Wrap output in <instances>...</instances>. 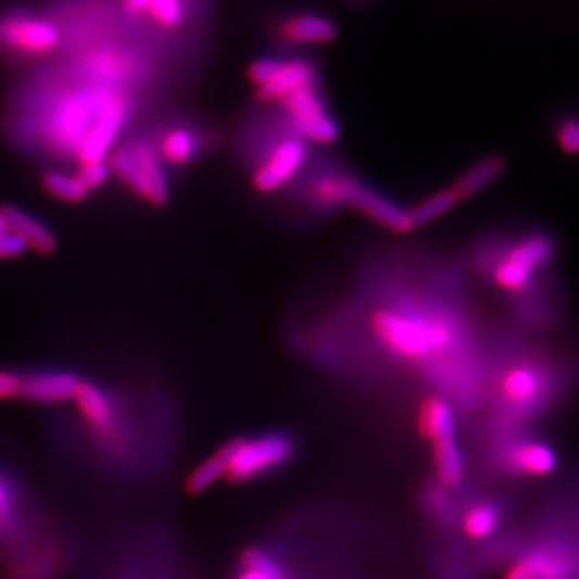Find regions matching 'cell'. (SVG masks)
Wrapping results in <instances>:
<instances>
[{
  "instance_id": "1",
  "label": "cell",
  "mask_w": 579,
  "mask_h": 579,
  "mask_svg": "<svg viewBox=\"0 0 579 579\" xmlns=\"http://www.w3.org/2000/svg\"><path fill=\"white\" fill-rule=\"evenodd\" d=\"M123 98V92L102 84L64 92L43 123L46 143L55 153L76 156L77 147L85 140V136Z\"/></svg>"
},
{
  "instance_id": "2",
  "label": "cell",
  "mask_w": 579,
  "mask_h": 579,
  "mask_svg": "<svg viewBox=\"0 0 579 579\" xmlns=\"http://www.w3.org/2000/svg\"><path fill=\"white\" fill-rule=\"evenodd\" d=\"M309 200L322 210L352 207L395 234L412 231L408 211L347 172H326L309 182Z\"/></svg>"
},
{
  "instance_id": "3",
  "label": "cell",
  "mask_w": 579,
  "mask_h": 579,
  "mask_svg": "<svg viewBox=\"0 0 579 579\" xmlns=\"http://www.w3.org/2000/svg\"><path fill=\"white\" fill-rule=\"evenodd\" d=\"M370 328L385 347L406 360H426L454 342V328L439 316L416 309H380Z\"/></svg>"
},
{
  "instance_id": "4",
  "label": "cell",
  "mask_w": 579,
  "mask_h": 579,
  "mask_svg": "<svg viewBox=\"0 0 579 579\" xmlns=\"http://www.w3.org/2000/svg\"><path fill=\"white\" fill-rule=\"evenodd\" d=\"M108 166L126 189L151 205H166L169 200V181L166 166L162 164L153 141L147 138L125 141L108 154Z\"/></svg>"
},
{
  "instance_id": "5",
  "label": "cell",
  "mask_w": 579,
  "mask_h": 579,
  "mask_svg": "<svg viewBox=\"0 0 579 579\" xmlns=\"http://www.w3.org/2000/svg\"><path fill=\"white\" fill-rule=\"evenodd\" d=\"M218 452L226 468L224 478L234 483H244L287 467L295 455V442L290 435L275 431L231 440Z\"/></svg>"
},
{
  "instance_id": "6",
  "label": "cell",
  "mask_w": 579,
  "mask_h": 579,
  "mask_svg": "<svg viewBox=\"0 0 579 579\" xmlns=\"http://www.w3.org/2000/svg\"><path fill=\"white\" fill-rule=\"evenodd\" d=\"M309 159V143L288 133L267 149L256 169L252 172V187L260 194H273L287 187L300 174Z\"/></svg>"
},
{
  "instance_id": "7",
  "label": "cell",
  "mask_w": 579,
  "mask_h": 579,
  "mask_svg": "<svg viewBox=\"0 0 579 579\" xmlns=\"http://www.w3.org/2000/svg\"><path fill=\"white\" fill-rule=\"evenodd\" d=\"M61 43V30L43 17L8 14L0 17V49L23 56H42Z\"/></svg>"
},
{
  "instance_id": "8",
  "label": "cell",
  "mask_w": 579,
  "mask_h": 579,
  "mask_svg": "<svg viewBox=\"0 0 579 579\" xmlns=\"http://www.w3.org/2000/svg\"><path fill=\"white\" fill-rule=\"evenodd\" d=\"M84 378L74 370L40 369L23 373L22 395L33 405H61L74 401Z\"/></svg>"
},
{
  "instance_id": "9",
  "label": "cell",
  "mask_w": 579,
  "mask_h": 579,
  "mask_svg": "<svg viewBox=\"0 0 579 579\" xmlns=\"http://www.w3.org/2000/svg\"><path fill=\"white\" fill-rule=\"evenodd\" d=\"M320 87V72L307 59H277L266 84L254 89L262 102H279L292 92Z\"/></svg>"
},
{
  "instance_id": "10",
  "label": "cell",
  "mask_w": 579,
  "mask_h": 579,
  "mask_svg": "<svg viewBox=\"0 0 579 579\" xmlns=\"http://www.w3.org/2000/svg\"><path fill=\"white\" fill-rule=\"evenodd\" d=\"M74 401L81 412V418L97 433L104 435V437L115 433V429L119 426V406L110 391L95 382L84 380Z\"/></svg>"
},
{
  "instance_id": "11",
  "label": "cell",
  "mask_w": 579,
  "mask_h": 579,
  "mask_svg": "<svg viewBox=\"0 0 579 579\" xmlns=\"http://www.w3.org/2000/svg\"><path fill=\"white\" fill-rule=\"evenodd\" d=\"M279 36L293 46H326L336 42L339 28L326 15L301 12L282 20Z\"/></svg>"
},
{
  "instance_id": "12",
  "label": "cell",
  "mask_w": 579,
  "mask_h": 579,
  "mask_svg": "<svg viewBox=\"0 0 579 579\" xmlns=\"http://www.w3.org/2000/svg\"><path fill=\"white\" fill-rule=\"evenodd\" d=\"M153 146L162 164L174 168L189 166L190 162H194L198 154L202 153L200 134L185 125L168 126L159 136V140L153 141Z\"/></svg>"
},
{
  "instance_id": "13",
  "label": "cell",
  "mask_w": 579,
  "mask_h": 579,
  "mask_svg": "<svg viewBox=\"0 0 579 579\" xmlns=\"http://www.w3.org/2000/svg\"><path fill=\"white\" fill-rule=\"evenodd\" d=\"M0 215L4 218L8 230L22 239L27 249H33L38 254H51L56 251L55 234L27 211L8 203L0 207Z\"/></svg>"
},
{
  "instance_id": "14",
  "label": "cell",
  "mask_w": 579,
  "mask_h": 579,
  "mask_svg": "<svg viewBox=\"0 0 579 579\" xmlns=\"http://www.w3.org/2000/svg\"><path fill=\"white\" fill-rule=\"evenodd\" d=\"M506 169H508V161L504 154H483L465 169V174L461 175L452 189L455 190L460 202H463L467 198L480 194L482 190L499 181L506 174Z\"/></svg>"
},
{
  "instance_id": "15",
  "label": "cell",
  "mask_w": 579,
  "mask_h": 579,
  "mask_svg": "<svg viewBox=\"0 0 579 579\" xmlns=\"http://www.w3.org/2000/svg\"><path fill=\"white\" fill-rule=\"evenodd\" d=\"M508 465L509 468H514V473L544 476L550 475L557 467V455L552 446H547L544 442L529 440V442L517 444L509 452Z\"/></svg>"
},
{
  "instance_id": "16",
  "label": "cell",
  "mask_w": 579,
  "mask_h": 579,
  "mask_svg": "<svg viewBox=\"0 0 579 579\" xmlns=\"http://www.w3.org/2000/svg\"><path fill=\"white\" fill-rule=\"evenodd\" d=\"M553 259H555V239L544 231H534L521 241H517L506 260L516 262L525 269L534 273L547 266Z\"/></svg>"
},
{
  "instance_id": "17",
  "label": "cell",
  "mask_w": 579,
  "mask_h": 579,
  "mask_svg": "<svg viewBox=\"0 0 579 579\" xmlns=\"http://www.w3.org/2000/svg\"><path fill=\"white\" fill-rule=\"evenodd\" d=\"M433 455L440 483L444 488L461 486L465 480V463H463V455H461L455 437L435 440Z\"/></svg>"
},
{
  "instance_id": "18",
  "label": "cell",
  "mask_w": 579,
  "mask_h": 579,
  "mask_svg": "<svg viewBox=\"0 0 579 579\" xmlns=\"http://www.w3.org/2000/svg\"><path fill=\"white\" fill-rule=\"evenodd\" d=\"M419 427L427 439L439 440L455 437V419L452 406L444 399H427L419 412Z\"/></svg>"
},
{
  "instance_id": "19",
  "label": "cell",
  "mask_w": 579,
  "mask_h": 579,
  "mask_svg": "<svg viewBox=\"0 0 579 579\" xmlns=\"http://www.w3.org/2000/svg\"><path fill=\"white\" fill-rule=\"evenodd\" d=\"M288 133L298 136L305 143H316V146H331L339 140V125L328 113H322L316 117H309L303 121H287Z\"/></svg>"
},
{
  "instance_id": "20",
  "label": "cell",
  "mask_w": 579,
  "mask_h": 579,
  "mask_svg": "<svg viewBox=\"0 0 579 579\" xmlns=\"http://www.w3.org/2000/svg\"><path fill=\"white\" fill-rule=\"evenodd\" d=\"M457 203H460V198H457L452 187L450 189L437 190L433 194L427 196L421 202L416 203L412 210H408V221H411L412 230H416L419 226L433 223L437 218L444 217L446 213L454 210Z\"/></svg>"
},
{
  "instance_id": "21",
  "label": "cell",
  "mask_w": 579,
  "mask_h": 579,
  "mask_svg": "<svg viewBox=\"0 0 579 579\" xmlns=\"http://www.w3.org/2000/svg\"><path fill=\"white\" fill-rule=\"evenodd\" d=\"M42 189L64 203H84L91 194L76 174H66L59 169H49L42 175Z\"/></svg>"
},
{
  "instance_id": "22",
  "label": "cell",
  "mask_w": 579,
  "mask_h": 579,
  "mask_svg": "<svg viewBox=\"0 0 579 579\" xmlns=\"http://www.w3.org/2000/svg\"><path fill=\"white\" fill-rule=\"evenodd\" d=\"M501 525V508L496 503H480L468 509L463 517V531L473 540H486Z\"/></svg>"
},
{
  "instance_id": "23",
  "label": "cell",
  "mask_w": 579,
  "mask_h": 579,
  "mask_svg": "<svg viewBox=\"0 0 579 579\" xmlns=\"http://www.w3.org/2000/svg\"><path fill=\"white\" fill-rule=\"evenodd\" d=\"M279 105L287 121H303L328 113V108L324 104L318 89L292 92L279 100Z\"/></svg>"
},
{
  "instance_id": "24",
  "label": "cell",
  "mask_w": 579,
  "mask_h": 579,
  "mask_svg": "<svg viewBox=\"0 0 579 579\" xmlns=\"http://www.w3.org/2000/svg\"><path fill=\"white\" fill-rule=\"evenodd\" d=\"M224 476H226V468H224L223 455L217 452V454L211 455L203 463H200L190 473L189 480H187V491L190 495H202L205 491H210L215 483L224 480Z\"/></svg>"
},
{
  "instance_id": "25",
  "label": "cell",
  "mask_w": 579,
  "mask_h": 579,
  "mask_svg": "<svg viewBox=\"0 0 579 579\" xmlns=\"http://www.w3.org/2000/svg\"><path fill=\"white\" fill-rule=\"evenodd\" d=\"M553 136L563 153L568 156L579 154V110L558 112L553 119Z\"/></svg>"
},
{
  "instance_id": "26",
  "label": "cell",
  "mask_w": 579,
  "mask_h": 579,
  "mask_svg": "<svg viewBox=\"0 0 579 579\" xmlns=\"http://www.w3.org/2000/svg\"><path fill=\"white\" fill-rule=\"evenodd\" d=\"M187 14V2L185 0H149L143 15H149L154 25L174 30L179 28L185 22Z\"/></svg>"
},
{
  "instance_id": "27",
  "label": "cell",
  "mask_w": 579,
  "mask_h": 579,
  "mask_svg": "<svg viewBox=\"0 0 579 579\" xmlns=\"http://www.w3.org/2000/svg\"><path fill=\"white\" fill-rule=\"evenodd\" d=\"M538 388H540V378L534 370L527 367L509 370L508 377L504 378V393L514 403H527L537 395Z\"/></svg>"
},
{
  "instance_id": "28",
  "label": "cell",
  "mask_w": 579,
  "mask_h": 579,
  "mask_svg": "<svg viewBox=\"0 0 579 579\" xmlns=\"http://www.w3.org/2000/svg\"><path fill=\"white\" fill-rule=\"evenodd\" d=\"M496 285L508 290V292H525L529 290L534 280V273L525 269L524 266H519L516 262H509L504 260L499 266H496L495 275H493Z\"/></svg>"
},
{
  "instance_id": "29",
  "label": "cell",
  "mask_w": 579,
  "mask_h": 579,
  "mask_svg": "<svg viewBox=\"0 0 579 579\" xmlns=\"http://www.w3.org/2000/svg\"><path fill=\"white\" fill-rule=\"evenodd\" d=\"M444 488V486H442ZM429 489L426 493L427 512L446 527L455 524V506L450 501L446 489Z\"/></svg>"
},
{
  "instance_id": "30",
  "label": "cell",
  "mask_w": 579,
  "mask_h": 579,
  "mask_svg": "<svg viewBox=\"0 0 579 579\" xmlns=\"http://www.w3.org/2000/svg\"><path fill=\"white\" fill-rule=\"evenodd\" d=\"M76 175L79 177V181L84 182L85 189L92 192V190L104 187L112 172H110L108 162H92V164H81Z\"/></svg>"
},
{
  "instance_id": "31",
  "label": "cell",
  "mask_w": 579,
  "mask_h": 579,
  "mask_svg": "<svg viewBox=\"0 0 579 579\" xmlns=\"http://www.w3.org/2000/svg\"><path fill=\"white\" fill-rule=\"evenodd\" d=\"M23 373L15 369H0V401L22 395Z\"/></svg>"
},
{
  "instance_id": "32",
  "label": "cell",
  "mask_w": 579,
  "mask_h": 579,
  "mask_svg": "<svg viewBox=\"0 0 579 579\" xmlns=\"http://www.w3.org/2000/svg\"><path fill=\"white\" fill-rule=\"evenodd\" d=\"M25 251H27V244L23 243L15 234L10 230L0 234V260L17 259Z\"/></svg>"
},
{
  "instance_id": "33",
  "label": "cell",
  "mask_w": 579,
  "mask_h": 579,
  "mask_svg": "<svg viewBox=\"0 0 579 579\" xmlns=\"http://www.w3.org/2000/svg\"><path fill=\"white\" fill-rule=\"evenodd\" d=\"M147 2H149V0H123V7H125L126 14L143 15Z\"/></svg>"
},
{
  "instance_id": "34",
  "label": "cell",
  "mask_w": 579,
  "mask_h": 579,
  "mask_svg": "<svg viewBox=\"0 0 579 579\" xmlns=\"http://www.w3.org/2000/svg\"><path fill=\"white\" fill-rule=\"evenodd\" d=\"M4 231H8L7 223H4V218L0 215V234H4Z\"/></svg>"
},
{
  "instance_id": "35",
  "label": "cell",
  "mask_w": 579,
  "mask_h": 579,
  "mask_svg": "<svg viewBox=\"0 0 579 579\" xmlns=\"http://www.w3.org/2000/svg\"><path fill=\"white\" fill-rule=\"evenodd\" d=\"M350 2H352V4H360V7H362V4H367L369 0H350Z\"/></svg>"
}]
</instances>
